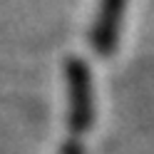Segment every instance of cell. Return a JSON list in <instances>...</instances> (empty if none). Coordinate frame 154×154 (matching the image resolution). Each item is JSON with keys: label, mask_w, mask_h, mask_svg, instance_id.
<instances>
[{"label": "cell", "mask_w": 154, "mask_h": 154, "mask_svg": "<svg viewBox=\"0 0 154 154\" xmlns=\"http://www.w3.org/2000/svg\"><path fill=\"white\" fill-rule=\"evenodd\" d=\"M67 90H70V127L85 132L92 122V85L82 60L67 62Z\"/></svg>", "instance_id": "obj_1"}, {"label": "cell", "mask_w": 154, "mask_h": 154, "mask_svg": "<svg viewBox=\"0 0 154 154\" xmlns=\"http://www.w3.org/2000/svg\"><path fill=\"white\" fill-rule=\"evenodd\" d=\"M122 10H124V0H102L100 20H97V27H94V45H97L100 52H109L117 45Z\"/></svg>", "instance_id": "obj_2"}, {"label": "cell", "mask_w": 154, "mask_h": 154, "mask_svg": "<svg viewBox=\"0 0 154 154\" xmlns=\"http://www.w3.org/2000/svg\"><path fill=\"white\" fill-rule=\"evenodd\" d=\"M60 154H82V147H80L77 142H70V144H67V147H65Z\"/></svg>", "instance_id": "obj_3"}]
</instances>
